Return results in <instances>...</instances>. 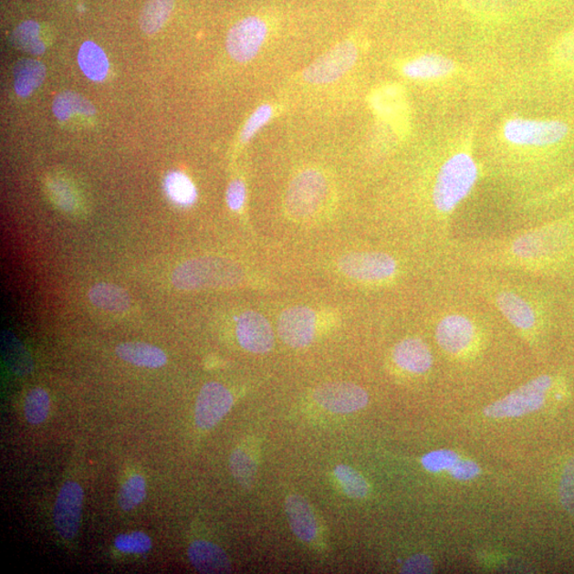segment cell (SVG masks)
Here are the masks:
<instances>
[{
  "label": "cell",
  "mask_w": 574,
  "mask_h": 574,
  "mask_svg": "<svg viewBox=\"0 0 574 574\" xmlns=\"http://www.w3.org/2000/svg\"><path fill=\"white\" fill-rule=\"evenodd\" d=\"M450 266L527 277L574 287V210L508 234L456 237L449 251Z\"/></svg>",
  "instance_id": "6da1fadb"
},
{
  "label": "cell",
  "mask_w": 574,
  "mask_h": 574,
  "mask_svg": "<svg viewBox=\"0 0 574 574\" xmlns=\"http://www.w3.org/2000/svg\"><path fill=\"white\" fill-rule=\"evenodd\" d=\"M457 286L493 308L516 334L537 341L569 318V288L527 277L450 266Z\"/></svg>",
  "instance_id": "7a4b0ae2"
},
{
  "label": "cell",
  "mask_w": 574,
  "mask_h": 574,
  "mask_svg": "<svg viewBox=\"0 0 574 574\" xmlns=\"http://www.w3.org/2000/svg\"><path fill=\"white\" fill-rule=\"evenodd\" d=\"M244 279V269L236 262L219 256L185 261L172 275L173 287L183 290L234 287Z\"/></svg>",
  "instance_id": "3957f363"
},
{
  "label": "cell",
  "mask_w": 574,
  "mask_h": 574,
  "mask_svg": "<svg viewBox=\"0 0 574 574\" xmlns=\"http://www.w3.org/2000/svg\"><path fill=\"white\" fill-rule=\"evenodd\" d=\"M340 272L366 286L384 287L400 280L402 260L386 250H366L348 254L339 261Z\"/></svg>",
  "instance_id": "277c9868"
},
{
  "label": "cell",
  "mask_w": 574,
  "mask_h": 574,
  "mask_svg": "<svg viewBox=\"0 0 574 574\" xmlns=\"http://www.w3.org/2000/svg\"><path fill=\"white\" fill-rule=\"evenodd\" d=\"M569 129L559 120L512 119L503 127V139L514 147L545 150L566 139Z\"/></svg>",
  "instance_id": "5b68a950"
},
{
  "label": "cell",
  "mask_w": 574,
  "mask_h": 574,
  "mask_svg": "<svg viewBox=\"0 0 574 574\" xmlns=\"http://www.w3.org/2000/svg\"><path fill=\"white\" fill-rule=\"evenodd\" d=\"M553 384L554 379L550 375L545 373L535 377L506 397L488 405L484 414L490 418H514L530 414L545 404Z\"/></svg>",
  "instance_id": "8992f818"
},
{
  "label": "cell",
  "mask_w": 574,
  "mask_h": 574,
  "mask_svg": "<svg viewBox=\"0 0 574 574\" xmlns=\"http://www.w3.org/2000/svg\"><path fill=\"white\" fill-rule=\"evenodd\" d=\"M328 195V183L316 170L298 173L290 183L287 193V210L296 219L311 217L320 209Z\"/></svg>",
  "instance_id": "52a82bcc"
},
{
  "label": "cell",
  "mask_w": 574,
  "mask_h": 574,
  "mask_svg": "<svg viewBox=\"0 0 574 574\" xmlns=\"http://www.w3.org/2000/svg\"><path fill=\"white\" fill-rule=\"evenodd\" d=\"M358 48L352 42H343L318 57L303 72V79L312 85H328L337 81L354 67Z\"/></svg>",
  "instance_id": "ba28073f"
},
{
  "label": "cell",
  "mask_w": 574,
  "mask_h": 574,
  "mask_svg": "<svg viewBox=\"0 0 574 574\" xmlns=\"http://www.w3.org/2000/svg\"><path fill=\"white\" fill-rule=\"evenodd\" d=\"M267 31V25L260 17L249 16L236 23L225 40L232 59L238 63L253 60L266 41Z\"/></svg>",
  "instance_id": "9c48e42d"
},
{
  "label": "cell",
  "mask_w": 574,
  "mask_h": 574,
  "mask_svg": "<svg viewBox=\"0 0 574 574\" xmlns=\"http://www.w3.org/2000/svg\"><path fill=\"white\" fill-rule=\"evenodd\" d=\"M315 402L334 414H350L365 408L370 397L362 387L350 382L322 384L314 391Z\"/></svg>",
  "instance_id": "30bf717a"
},
{
  "label": "cell",
  "mask_w": 574,
  "mask_h": 574,
  "mask_svg": "<svg viewBox=\"0 0 574 574\" xmlns=\"http://www.w3.org/2000/svg\"><path fill=\"white\" fill-rule=\"evenodd\" d=\"M83 490L78 483L63 484L56 501L54 524L64 539L72 540L78 534L82 515Z\"/></svg>",
  "instance_id": "8fae6325"
},
{
  "label": "cell",
  "mask_w": 574,
  "mask_h": 574,
  "mask_svg": "<svg viewBox=\"0 0 574 574\" xmlns=\"http://www.w3.org/2000/svg\"><path fill=\"white\" fill-rule=\"evenodd\" d=\"M235 403L234 396L221 383H206L200 391L195 410V422L199 429L214 428L228 414Z\"/></svg>",
  "instance_id": "7c38bea8"
},
{
  "label": "cell",
  "mask_w": 574,
  "mask_h": 574,
  "mask_svg": "<svg viewBox=\"0 0 574 574\" xmlns=\"http://www.w3.org/2000/svg\"><path fill=\"white\" fill-rule=\"evenodd\" d=\"M280 339L293 348H305L312 344L316 333V314L307 307L286 309L278 321Z\"/></svg>",
  "instance_id": "4fadbf2b"
},
{
  "label": "cell",
  "mask_w": 574,
  "mask_h": 574,
  "mask_svg": "<svg viewBox=\"0 0 574 574\" xmlns=\"http://www.w3.org/2000/svg\"><path fill=\"white\" fill-rule=\"evenodd\" d=\"M236 338L243 350L251 353H267L273 350L275 344L269 321L255 311H247L240 316L236 325Z\"/></svg>",
  "instance_id": "5bb4252c"
},
{
  "label": "cell",
  "mask_w": 574,
  "mask_h": 574,
  "mask_svg": "<svg viewBox=\"0 0 574 574\" xmlns=\"http://www.w3.org/2000/svg\"><path fill=\"white\" fill-rule=\"evenodd\" d=\"M391 360L397 369L422 376L434 364V356L427 341L419 337L405 338L393 347Z\"/></svg>",
  "instance_id": "9a60e30c"
},
{
  "label": "cell",
  "mask_w": 574,
  "mask_h": 574,
  "mask_svg": "<svg viewBox=\"0 0 574 574\" xmlns=\"http://www.w3.org/2000/svg\"><path fill=\"white\" fill-rule=\"evenodd\" d=\"M286 512L289 527L297 538L308 545L318 540L320 528L318 516L306 498L296 494L288 496Z\"/></svg>",
  "instance_id": "2e32d148"
},
{
  "label": "cell",
  "mask_w": 574,
  "mask_h": 574,
  "mask_svg": "<svg viewBox=\"0 0 574 574\" xmlns=\"http://www.w3.org/2000/svg\"><path fill=\"white\" fill-rule=\"evenodd\" d=\"M189 558L199 572L227 573L232 569L227 554L210 541H193L189 548Z\"/></svg>",
  "instance_id": "e0dca14e"
},
{
  "label": "cell",
  "mask_w": 574,
  "mask_h": 574,
  "mask_svg": "<svg viewBox=\"0 0 574 574\" xmlns=\"http://www.w3.org/2000/svg\"><path fill=\"white\" fill-rule=\"evenodd\" d=\"M455 64L449 57L429 54L412 59L405 64L403 74L415 80H435L444 78L454 72Z\"/></svg>",
  "instance_id": "ac0fdd59"
},
{
  "label": "cell",
  "mask_w": 574,
  "mask_h": 574,
  "mask_svg": "<svg viewBox=\"0 0 574 574\" xmlns=\"http://www.w3.org/2000/svg\"><path fill=\"white\" fill-rule=\"evenodd\" d=\"M116 354L126 362L146 369H160L167 363V356L160 348L145 343H124L116 347Z\"/></svg>",
  "instance_id": "d6986e66"
},
{
  "label": "cell",
  "mask_w": 574,
  "mask_h": 574,
  "mask_svg": "<svg viewBox=\"0 0 574 574\" xmlns=\"http://www.w3.org/2000/svg\"><path fill=\"white\" fill-rule=\"evenodd\" d=\"M15 89L22 99L30 96L47 78V68L35 59H22L13 68Z\"/></svg>",
  "instance_id": "ffe728a7"
},
{
  "label": "cell",
  "mask_w": 574,
  "mask_h": 574,
  "mask_svg": "<svg viewBox=\"0 0 574 574\" xmlns=\"http://www.w3.org/2000/svg\"><path fill=\"white\" fill-rule=\"evenodd\" d=\"M89 299L93 305L112 313L126 312L131 306L127 290L111 283H99L89 292Z\"/></svg>",
  "instance_id": "44dd1931"
},
{
  "label": "cell",
  "mask_w": 574,
  "mask_h": 574,
  "mask_svg": "<svg viewBox=\"0 0 574 574\" xmlns=\"http://www.w3.org/2000/svg\"><path fill=\"white\" fill-rule=\"evenodd\" d=\"M78 63L83 74L92 81H102L108 75V57L94 42L88 41L81 45Z\"/></svg>",
  "instance_id": "7402d4cb"
},
{
  "label": "cell",
  "mask_w": 574,
  "mask_h": 574,
  "mask_svg": "<svg viewBox=\"0 0 574 574\" xmlns=\"http://www.w3.org/2000/svg\"><path fill=\"white\" fill-rule=\"evenodd\" d=\"M175 0H148L140 16L141 29L146 35L157 34L170 18Z\"/></svg>",
  "instance_id": "603a6c76"
},
{
  "label": "cell",
  "mask_w": 574,
  "mask_h": 574,
  "mask_svg": "<svg viewBox=\"0 0 574 574\" xmlns=\"http://www.w3.org/2000/svg\"><path fill=\"white\" fill-rule=\"evenodd\" d=\"M53 111L57 120L67 121L75 113L94 115L96 109L86 97L78 93L64 91L55 97Z\"/></svg>",
  "instance_id": "cb8c5ba5"
},
{
  "label": "cell",
  "mask_w": 574,
  "mask_h": 574,
  "mask_svg": "<svg viewBox=\"0 0 574 574\" xmlns=\"http://www.w3.org/2000/svg\"><path fill=\"white\" fill-rule=\"evenodd\" d=\"M41 27L35 21H26L18 25L12 32L11 43L16 49L26 54L40 56L44 54L45 45L40 37Z\"/></svg>",
  "instance_id": "d4e9b609"
},
{
  "label": "cell",
  "mask_w": 574,
  "mask_h": 574,
  "mask_svg": "<svg viewBox=\"0 0 574 574\" xmlns=\"http://www.w3.org/2000/svg\"><path fill=\"white\" fill-rule=\"evenodd\" d=\"M230 470L237 483L249 489L254 486L257 473L256 457L244 447L237 448L230 456Z\"/></svg>",
  "instance_id": "484cf974"
},
{
  "label": "cell",
  "mask_w": 574,
  "mask_h": 574,
  "mask_svg": "<svg viewBox=\"0 0 574 574\" xmlns=\"http://www.w3.org/2000/svg\"><path fill=\"white\" fill-rule=\"evenodd\" d=\"M164 188L167 196L178 205L190 206L196 202L197 190L195 185L183 172H170L165 178Z\"/></svg>",
  "instance_id": "4316f807"
},
{
  "label": "cell",
  "mask_w": 574,
  "mask_h": 574,
  "mask_svg": "<svg viewBox=\"0 0 574 574\" xmlns=\"http://www.w3.org/2000/svg\"><path fill=\"white\" fill-rule=\"evenodd\" d=\"M334 475L341 489L350 498L364 499L369 495V483L358 470L348 465H339L334 469Z\"/></svg>",
  "instance_id": "83f0119b"
},
{
  "label": "cell",
  "mask_w": 574,
  "mask_h": 574,
  "mask_svg": "<svg viewBox=\"0 0 574 574\" xmlns=\"http://www.w3.org/2000/svg\"><path fill=\"white\" fill-rule=\"evenodd\" d=\"M50 398L41 387L32 390L25 402V416L31 424L37 425L47 421L49 415Z\"/></svg>",
  "instance_id": "f1b7e54d"
},
{
  "label": "cell",
  "mask_w": 574,
  "mask_h": 574,
  "mask_svg": "<svg viewBox=\"0 0 574 574\" xmlns=\"http://www.w3.org/2000/svg\"><path fill=\"white\" fill-rule=\"evenodd\" d=\"M146 496V481L143 476L135 475L130 476L121 486L119 503L124 511H132L141 505Z\"/></svg>",
  "instance_id": "f546056e"
},
{
  "label": "cell",
  "mask_w": 574,
  "mask_h": 574,
  "mask_svg": "<svg viewBox=\"0 0 574 574\" xmlns=\"http://www.w3.org/2000/svg\"><path fill=\"white\" fill-rule=\"evenodd\" d=\"M4 351L5 353L6 360L12 369L16 373H28L32 370V360L26 352L25 348L19 344V341L15 338H8V333H5L4 339Z\"/></svg>",
  "instance_id": "4dcf8cb0"
},
{
  "label": "cell",
  "mask_w": 574,
  "mask_h": 574,
  "mask_svg": "<svg viewBox=\"0 0 574 574\" xmlns=\"http://www.w3.org/2000/svg\"><path fill=\"white\" fill-rule=\"evenodd\" d=\"M151 546L152 541L151 537L143 532L120 535L115 539L116 549L124 553H146L151 549Z\"/></svg>",
  "instance_id": "1f68e13d"
},
{
  "label": "cell",
  "mask_w": 574,
  "mask_h": 574,
  "mask_svg": "<svg viewBox=\"0 0 574 574\" xmlns=\"http://www.w3.org/2000/svg\"><path fill=\"white\" fill-rule=\"evenodd\" d=\"M460 460L454 451L438 450L423 457L422 463L425 470L430 473H440L442 470H450Z\"/></svg>",
  "instance_id": "d6a6232c"
},
{
  "label": "cell",
  "mask_w": 574,
  "mask_h": 574,
  "mask_svg": "<svg viewBox=\"0 0 574 574\" xmlns=\"http://www.w3.org/2000/svg\"><path fill=\"white\" fill-rule=\"evenodd\" d=\"M273 116V107L270 105H262L256 110L253 115L250 116L249 120L245 125L242 134L241 140L244 143H246L251 138L255 137V134L260 130V129L267 124V122L272 119Z\"/></svg>",
  "instance_id": "836d02e7"
},
{
  "label": "cell",
  "mask_w": 574,
  "mask_h": 574,
  "mask_svg": "<svg viewBox=\"0 0 574 574\" xmlns=\"http://www.w3.org/2000/svg\"><path fill=\"white\" fill-rule=\"evenodd\" d=\"M559 499L566 511L574 516V456L564 469L559 485Z\"/></svg>",
  "instance_id": "e575fe53"
},
{
  "label": "cell",
  "mask_w": 574,
  "mask_h": 574,
  "mask_svg": "<svg viewBox=\"0 0 574 574\" xmlns=\"http://www.w3.org/2000/svg\"><path fill=\"white\" fill-rule=\"evenodd\" d=\"M246 199V188L241 180H235L227 191V204L232 211H240Z\"/></svg>",
  "instance_id": "d590c367"
},
{
  "label": "cell",
  "mask_w": 574,
  "mask_h": 574,
  "mask_svg": "<svg viewBox=\"0 0 574 574\" xmlns=\"http://www.w3.org/2000/svg\"><path fill=\"white\" fill-rule=\"evenodd\" d=\"M432 571H433V563L424 554H416V556L406 560L402 569V573L408 574L431 573Z\"/></svg>",
  "instance_id": "8d00e7d4"
},
{
  "label": "cell",
  "mask_w": 574,
  "mask_h": 574,
  "mask_svg": "<svg viewBox=\"0 0 574 574\" xmlns=\"http://www.w3.org/2000/svg\"><path fill=\"white\" fill-rule=\"evenodd\" d=\"M451 475L454 478L460 481H468L475 478L480 474V467L478 464L473 461H462L456 462L455 465L450 469Z\"/></svg>",
  "instance_id": "74e56055"
},
{
  "label": "cell",
  "mask_w": 574,
  "mask_h": 574,
  "mask_svg": "<svg viewBox=\"0 0 574 574\" xmlns=\"http://www.w3.org/2000/svg\"><path fill=\"white\" fill-rule=\"evenodd\" d=\"M556 57L558 62L574 66V30L559 42L556 49Z\"/></svg>",
  "instance_id": "f35d334b"
},
{
  "label": "cell",
  "mask_w": 574,
  "mask_h": 574,
  "mask_svg": "<svg viewBox=\"0 0 574 574\" xmlns=\"http://www.w3.org/2000/svg\"><path fill=\"white\" fill-rule=\"evenodd\" d=\"M569 318L574 319V287L569 289Z\"/></svg>",
  "instance_id": "ab89813d"
}]
</instances>
